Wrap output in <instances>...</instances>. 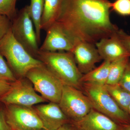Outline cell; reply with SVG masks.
I'll return each instance as SVG.
<instances>
[{
	"label": "cell",
	"mask_w": 130,
	"mask_h": 130,
	"mask_svg": "<svg viewBox=\"0 0 130 130\" xmlns=\"http://www.w3.org/2000/svg\"><path fill=\"white\" fill-rule=\"evenodd\" d=\"M109 0H64L56 22L74 46L81 42L95 44L119 29L110 19Z\"/></svg>",
	"instance_id": "6da1fadb"
},
{
	"label": "cell",
	"mask_w": 130,
	"mask_h": 130,
	"mask_svg": "<svg viewBox=\"0 0 130 130\" xmlns=\"http://www.w3.org/2000/svg\"><path fill=\"white\" fill-rule=\"evenodd\" d=\"M37 58L64 85L82 90L83 84L81 79L83 74L77 67L72 52H51L40 50Z\"/></svg>",
	"instance_id": "7a4b0ae2"
},
{
	"label": "cell",
	"mask_w": 130,
	"mask_h": 130,
	"mask_svg": "<svg viewBox=\"0 0 130 130\" xmlns=\"http://www.w3.org/2000/svg\"><path fill=\"white\" fill-rule=\"evenodd\" d=\"M0 53L6 59L9 67L18 79L25 77L32 68L43 64L16 41L11 30L0 40Z\"/></svg>",
	"instance_id": "3957f363"
},
{
	"label": "cell",
	"mask_w": 130,
	"mask_h": 130,
	"mask_svg": "<svg viewBox=\"0 0 130 130\" xmlns=\"http://www.w3.org/2000/svg\"><path fill=\"white\" fill-rule=\"evenodd\" d=\"M82 91L91 102L93 108L120 125L130 124V118L113 99L105 85L83 83Z\"/></svg>",
	"instance_id": "277c9868"
},
{
	"label": "cell",
	"mask_w": 130,
	"mask_h": 130,
	"mask_svg": "<svg viewBox=\"0 0 130 130\" xmlns=\"http://www.w3.org/2000/svg\"><path fill=\"white\" fill-rule=\"evenodd\" d=\"M25 77L42 97L47 101L59 104L64 84L43 64L31 69Z\"/></svg>",
	"instance_id": "5b68a950"
},
{
	"label": "cell",
	"mask_w": 130,
	"mask_h": 130,
	"mask_svg": "<svg viewBox=\"0 0 130 130\" xmlns=\"http://www.w3.org/2000/svg\"><path fill=\"white\" fill-rule=\"evenodd\" d=\"M12 23L11 30L15 39L31 55L37 59L40 48L29 5L17 12Z\"/></svg>",
	"instance_id": "8992f818"
},
{
	"label": "cell",
	"mask_w": 130,
	"mask_h": 130,
	"mask_svg": "<svg viewBox=\"0 0 130 130\" xmlns=\"http://www.w3.org/2000/svg\"><path fill=\"white\" fill-rule=\"evenodd\" d=\"M59 105L71 123L80 120L93 108L89 99L82 90L66 85Z\"/></svg>",
	"instance_id": "52a82bcc"
},
{
	"label": "cell",
	"mask_w": 130,
	"mask_h": 130,
	"mask_svg": "<svg viewBox=\"0 0 130 130\" xmlns=\"http://www.w3.org/2000/svg\"><path fill=\"white\" fill-rule=\"evenodd\" d=\"M32 83L26 77L12 83L9 91L1 97V101L7 105L32 107L47 101L36 93Z\"/></svg>",
	"instance_id": "ba28073f"
},
{
	"label": "cell",
	"mask_w": 130,
	"mask_h": 130,
	"mask_svg": "<svg viewBox=\"0 0 130 130\" xmlns=\"http://www.w3.org/2000/svg\"><path fill=\"white\" fill-rule=\"evenodd\" d=\"M5 113L13 130H45L33 107L8 105Z\"/></svg>",
	"instance_id": "9c48e42d"
},
{
	"label": "cell",
	"mask_w": 130,
	"mask_h": 130,
	"mask_svg": "<svg viewBox=\"0 0 130 130\" xmlns=\"http://www.w3.org/2000/svg\"><path fill=\"white\" fill-rule=\"evenodd\" d=\"M40 50L47 52H73L74 45L62 27L57 22L50 26Z\"/></svg>",
	"instance_id": "30bf717a"
},
{
	"label": "cell",
	"mask_w": 130,
	"mask_h": 130,
	"mask_svg": "<svg viewBox=\"0 0 130 130\" xmlns=\"http://www.w3.org/2000/svg\"><path fill=\"white\" fill-rule=\"evenodd\" d=\"M45 130H56L71 121L61 109L59 104L50 102L33 107Z\"/></svg>",
	"instance_id": "8fae6325"
},
{
	"label": "cell",
	"mask_w": 130,
	"mask_h": 130,
	"mask_svg": "<svg viewBox=\"0 0 130 130\" xmlns=\"http://www.w3.org/2000/svg\"><path fill=\"white\" fill-rule=\"evenodd\" d=\"M72 53L77 67L83 74L95 68L96 64L102 60L95 44L90 43H79L75 45Z\"/></svg>",
	"instance_id": "7c38bea8"
},
{
	"label": "cell",
	"mask_w": 130,
	"mask_h": 130,
	"mask_svg": "<svg viewBox=\"0 0 130 130\" xmlns=\"http://www.w3.org/2000/svg\"><path fill=\"white\" fill-rule=\"evenodd\" d=\"M71 123L80 130H122V125L93 108L80 120Z\"/></svg>",
	"instance_id": "4fadbf2b"
},
{
	"label": "cell",
	"mask_w": 130,
	"mask_h": 130,
	"mask_svg": "<svg viewBox=\"0 0 130 130\" xmlns=\"http://www.w3.org/2000/svg\"><path fill=\"white\" fill-rule=\"evenodd\" d=\"M116 31L110 37L103 38L95 44L104 61L111 63L124 57H130V52L119 39Z\"/></svg>",
	"instance_id": "5bb4252c"
},
{
	"label": "cell",
	"mask_w": 130,
	"mask_h": 130,
	"mask_svg": "<svg viewBox=\"0 0 130 130\" xmlns=\"http://www.w3.org/2000/svg\"><path fill=\"white\" fill-rule=\"evenodd\" d=\"M64 0H44L41 29L46 31L56 22L60 13Z\"/></svg>",
	"instance_id": "9a60e30c"
},
{
	"label": "cell",
	"mask_w": 130,
	"mask_h": 130,
	"mask_svg": "<svg viewBox=\"0 0 130 130\" xmlns=\"http://www.w3.org/2000/svg\"><path fill=\"white\" fill-rule=\"evenodd\" d=\"M111 62L104 61L98 67L89 72L83 74L81 79L82 84L89 83L100 85H105L108 78Z\"/></svg>",
	"instance_id": "2e32d148"
},
{
	"label": "cell",
	"mask_w": 130,
	"mask_h": 130,
	"mask_svg": "<svg viewBox=\"0 0 130 130\" xmlns=\"http://www.w3.org/2000/svg\"><path fill=\"white\" fill-rule=\"evenodd\" d=\"M105 86L119 106L128 113V107L130 102V93L123 88L119 84L105 85Z\"/></svg>",
	"instance_id": "e0dca14e"
},
{
	"label": "cell",
	"mask_w": 130,
	"mask_h": 130,
	"mask_svg": "<svg viewBox=\"0 0 130 130\" xmlns=\"http://www.w3.org/2000/svg\"><path fill=\"white\" fill-rule=\"evenodd\" d=\"M44 6V0H30L29 5L31 19L35 27L38 42H41V22Z\"/></svg>",
	"instance_id": "ac0fdd59"
},
{
	"label": "cell",
	"mask_w": 130,
	"mask_h": 130,
	"mask_svg": "<svg viewBox=\"0 0 130 130\" xmlns=\"http://www.w3.org/2000/svg\"><path fill=\"white\" fill-rule=\"evenodd\" d=\"M130 57H126L111 62L109 74L106 85L118 84L121 80Z\"/></svg>",
	"instance_id": "d6986e66"
},
{
	"label": "cell",
	"mask_w": 130,
	"mask_h": 130,
	"mask_svg": "<svg viewBox=\"0 0 130 130\" xmlns=\"http://www.w3.org/2000/svg\"><path fill=\"white\" fill-rule=\"evenodd\" d=\"M18 0H0V13L6 15L12 20L16 16Z\"/></svg>",
	"instance_id": "ffe728a7"
},
{
	"label": "cell",
	"mask_w": 130,
	"mask_h": 130,
	"mask_svg": "<svg viewBox=\"0 0 130 130\" xmlns=\"http://www.w3.org/2000/svg\"><path fill=\"white\" fill-rule=\"evenodd\" d=\"M17 79L3 56L0 53V79L13 83Z\"/></svg>",
	"instance_id": "44dd1931"
},
{
	"label": "cell",
	"mask_w": 130,
	"mask_h": 130,
	"mask_svg": "<svg viewBox=\"0 0 130 130\" xmlns=\"http://www.w3.org/2000/svg\"><path fill=\"white\" fill-rule=\"evenodd\" d=\"M111 9L121 16H130V0H116L111 3Z\"/></svg>",
	"instance_id": "7402d4cb"
},
{
	"label": "cell",
	"mask_w": 130,
	"mask_h": 130,
	"mask_svg": "<svg viewBox=\"0 0 130 130\" xmlns=\"http://www.w3.org/2000/svg\"><path fill=\"white\" fill-rule=\"evenodd\" d=\"M12 23L8 17L0 13V40L11 30Z\"/></svg>",
	"instance_id": "603a6c76"
},
{
	"label": "cell",
	"mask_w": 130,
	"mask_h": 130,
	"mask_svg": "<svg viewBox=\"0 0 130 130\" xmlns=\"http://www.w3.org/2000/svg\"><path fill=\"white\" fill-rule=\"evenodd\" d=\"M119 84L123 88L130 93V59Z\"/></svg>",
	"instance_id": "cb8c5ba5"
},
{
	"label": "cell",
	"mask_w": 130,
	"mask_h": 130,
	"mask_svg": "<svg viewBox=\"0 0 130 130\" xmlns=\"http://www.w3.org/2000/svg\"><path fill=\"white\" fill-rule=\"evenodd\" d=\"M116 34L124 46L130 52V35L127 34L122 29H119Z\"/></svg>",
	"instance_id": "d4e9b609"
},
{
	"label": "cell",
	"mask_w": 130,
	"mask_h": 130,
	"mask_svg": "<svg viewBox=\"0 0 130 130\" xmlns=\"http://www.w3.org/2000/svg\"><path fill=\"white\" fill-rule=\"evenodd\" d=\"M0 130H13L7 121L6 113L0 109Z\"/></svg>",
	"instance_id": "484cf974"
},
{
	"label": "cell",
	"mask_w": 130,
	"mask_h": 130,
	"mask_svg": "<svg viewBox=\"0 0 130 130\" xmlns=\"http://www.w3.org/2000/svg\"><path fill=\"white\" fill-rule=\"evenodd\" d=\"M11 87V84L9 82L0 79V96H2L7 93Z\"/></svg>",
	"instance_id": "4316f807"
},
{
	"label": "cell",
	"mask_w": 130,
	"mask_h": 130,
	"mask_svg": "<svg viewBox=\"0 0 130 130\" xmlns=\"http://www.w3.org/2000/svg\"><path fill=\"white\" fill-rule=\"evenodd\" d=\"M69 124L64 125L56 130H69Z\"/></svg>",
	"instance_id": "83f0119b"
},
{
	"label": "cell",
	"mask_w": 130,
	"mask_h": 130,
	"mask_svg": "<svg viewBox=\"0 0 130 130\" xmlns=\"http://www.w3.org/2000/svg\"><path fill=\"white\" fill-rule=\"evenodd\" d=\"M69 130H80L72 123L69 124Z\"/></svg>",
	"instance_id": "f1b7e54d"
},
{
	"label": "cell",
	"mask_w": 130,
	"mask_h": 130,
	"mask_svg": "<svg viewBox=\"0 0 130 130\" xmlns=\"http://www.w3.org/2000/svg\"><path fill=\"white\" fill-rule=\"evenodd\" d=\"M122 125V130H130V124Z\"/></svg>",
	"instance_id": "f546056e"
},
{
	"label": "cell",
	"mask_w": 130,
	"mask_h": 130,
	"mask_svg": "<svg viewBox=\"0 0 130 130\" xmlns=\"http://www.w3.org/2000/svg\"><path fill=\"white\" fill-rule=\"evenodd\" d=\"M128 114L129 115V116L130 118V102L128 107Z\"/></svg>",
	"instance_id": "4dcf8cb0"
},
{
	"label": "cell",
	"mask_w": 130,
	"mask_h": 130,
	"mask_svg": "<svg viewBox=\"0 0 130 130\" xmlns=\"http://www.w3.org/2000/svg\"></svg>",
	"instance_id": "1f68e13d"
}]
</instances>
